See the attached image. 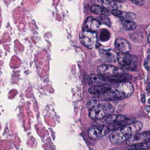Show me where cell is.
Listing matches in <instances>:
<instances>
[{
    "label": "cell",
    "mask_w": 150,
    "mask_h": 150,
    "mask_svg": "<svg viewBox=\"0 0 150 150\" xmlns=\"http://www.w3.org/2000/svg\"><path fill=\"white\" fill-rule=\"evenodd\" d=\"M89 115L93 120H100L112 115L114 109L110 102L106 100H92L86 104Z\"/></svg>",
    "instance_id": "6da1fadb"
},
{
    "label": "cell",
    "mask_w": 150,
    "mask_h": 150,
    "mask_svg": "<svg viewBox=\"0 0 150 150\" xmlns=\"http://www.w3.org/2000/svg\"><path fill=\"white\" fill-rule=\"evenodd\" d=\"M111 88L105 93L106 99L118 100L127 98L131 96L134 92L133 84L129 81L110 83Z\"/></svg>",
    "instance_id": "7a4b0ae2"
},
{
    "label": "cell",
    "mask_w": 150,
    "mask_h": 150,
    "mask_svg": "<svg viewBox=\"0 0 150 150\" xmlns=\"http://www.w3.org/2000/svg\"><path fill=\"white\" fill-rule=\"evenodd\" d=\"M142 123L140 122H134L115 129L110 135V140L114 144H118L128 139L134 134L141 130Z\"/></svg>",
    "instance_id": "3957f363"
},
{
    "label": "cell",
    "mask_w": 150,
    "mask_h": 150,
    "mask_svg": "<svg viewBox=\"0 0 150 150\" xmlns=\"http://www.w3.org/2000/svg\"><path fill=\"white\" fill-rule=\"evenodd\" d=\"M133 119H127L125 115H111L107 120V122L109 123V130L116 129L120 127L134 122Z\"/></svg>",
    "instance_id": "277c9868"
},
{
    "label": "cell",
    "mask_w": 150,
    "mask_h": 150,
    "mask_svg": "<svg viewBox=\"0 0 150 150\" xmlns=\"http://www.w3.org/2000/svg\"><path fill=\"white\" fill-rule=\"evenodd\" d=\"M80 40L86 47L94 49L97 46L98 40L97 33L83 30L80 33Z\"/></svg>",
    "instance_id": "5b68a950"
},
{
    "label": "cell",
    "mask_w": 150,
    "mask_h": 150,
    "mask_svg": "<svg viewBox=\"0 0 150 150\" xmlns=\"http://www.w3.org/2000/svg\"><path fill=\"white\" fill-rule=\"evenodd\" d=\"M99 74L105 77H113L125 74L124 70L111 65H105L100 66L97 68Z\"/></svg>",
    "instance_id": "8992f818"
},
{
    "label": "cell",
    "mask_w": 150,
    "mask_h": 150,
    "mask_svg": "<svg viewBox=\"0 0 150 150\" xmlns=\"http://www.w3.org/2000/svg\"><path fill=\"white\" fill-rule=\"evenodd\" d=\"M109 131V129L106 126H92L88 129V136L92 140H97L105 136Z\"/></svg>",
    "instance_id": "52a82bcc"
},
{
    "label": "cell",
    "mask_w": 150,
    "mask_h": 150,
    "mask_svg": "<svg viewBox=\"0 0 150 150\" xmlns=\"http://www.w3.org/2000/svg\"><path fill=\"white\" fill-rule=\"evenodd\" d=\"M150 141V131L134 134L128 139L127 144L128 145L132 146L143 143L148 142Z\"/></svg>",
    "instance_id": "ba28073f"
},
{
    "label": "cell",
    "mask_w": 150,
    "mask_h": 150,
    "mask_svg": "<svg viewBox=\"0 0 150 150\" xmlns=\"http://www.w3.org/2000/svg\"><path fill=\"white\" fill-rule=\"evenodd\" d=\"M88 83L92 87L108 84L111 82L107 78L101 75L91 74L88 76Z\"/></svg>",
    "instance_id": "9c48e42d"
},
{
    "label": "cell",
    "mask_w": 150,
    "mask_h": 150,
    "mask_svg": "<svg viewBox=\"0 0 150 150\" xmlns=\"http://www.w3.org/2000/svg\"><path fill=\"white\" fill-rule=\"evenodd\" d=\"M100 54L101 59L105 62L111 63L116 61L117 54L112 49L100 50Z\"/></svg>",
    "instance_id": "30bf717a"
},
{
    "label": "cell",
    "mask_w": 150,
    "mask_h": 150,
    "mask_svg": "<svg viewBox=\"0 0 150 150\" xmlns=\"http://www.w3.org/2000/svg\"><path fill=\"white\" fill-rule=\"evenodd\" d=\"M101 24L97 19L90 17L86 19L84 25V30L96 32Z\"/></svg>",
    "instance_id": "8fae6325"
},
{
    "label": "cell",
    "mask_w": 150,
    "mask_h": 150,
    "mask_svg": "<svg viewBox=\"0 0 150 150\" xmlns=\"http://www.w3.org/2000/svg\"><path fill=\"white\" fill-rule=\"evenodd\" d=\"M116 60L120 65L124 67L129 66L133 62L132 56L128 53H119L117 54Z\"/></svg>",
    "instance_id": "7c38bea8"
},
{
    "label": "cell",
    "mask_w": 150,
    "mask_h": 150,
    "mask_svg": "<svg viewBox=\"0 0 150 150\" xmlns=\"http://www.w3.org/2000/svg\"><path fill=\"white\" fill-rule=\"evenodd\" d=\"M115 46L121 52L129 53L131 49V46L127 40L123 38H119L116 40Z\"/></svg>",
    "instance_id": "4fadbf2b"
},
{
    "label": "cell",
    "mask_w": 150,
    "mask_h": 150,
    "mask_svg": "<svg viewBox=\"0 0 150 150\" xmlns=\"http://www.w3.org/2000/svg\"><path fill=\"white\" fill-rule=\"evenodd\" d=\"M111 88L110 84L92 86L89 88L88 91L90 93L93 94H105L107 93Z\"/></svg>",
    "instance_id": "5bb4252c"
},
{
    "label": "cell",
    "mask_w": 150,
    "mask_h": 150,
    "mask_svg": "<svg viewBox=\"0 0 150 150\" xmlns=\"http://www.w3.org/2000/svg\"><path fill=\"white\" fill-rule=\"evenodd\" d=\"M112 13L116 16L122 18L124 19H134L136 18V16L134 13L124 11H121L117 10L112 11Z\"/></svg>",
    "instance_id": "9a60e30c"
},
{
    "label": "cell",
    "mask_w": 150,
    "mask_h": 150,
    "mask_svg": "<svg viewBox=\"0 0 150 150\" xmlns=\"http://www.w3.org/2000/svg\"><path fill=\"white\" fill-rule=\"evenodd\" d=\"M101 2L104 8L107 10H114L118 8L117 3L114 0H101Z\"/></svg>",
    "instance_id": "2e32d148"
},
{
    "label": "cell",
    "mask_w": 150,
    "mask_h": 150,
    "mask_svg": "<svg viewBox=\"0 0 150 150\" xmlns=\"http://www.w3.org/2000/svg\"><path fill=\"white\" fill-rule=\"evenodd\" d=\"M91 11L92 13L94 14H98V15H103L105 16L109 15V11L103 7H101L100 5H92L91 8Z\"/></svg>",
    "instance_id": "e0dca14e"
},
{
    "label": "cell",
    "mask_w": 150,
    "mask_h": 150,
    "mask_svg": "<svg viewBox=\"0 0 150 150\" xmlns=\"http://www.w3.org/2000/svg\"><path fill=\"white\" fill-rule=\"evenodd\" d=\"M122 22L123 27L127 30H133L136 28V24L130 19H122Z\"/></svg>",
    "instance_id": "ac0fdd59"
},
{
    "label": "cell",
    "mask_w": 150,
    "mask_h": 150,
    "mask_svg": "<svg viewBox=\"0 0 150 150\" xmlns=\"http://www.w3.org/2000/svg\"><path fill=\"white\" fill-rule=\"evenodd\" d=\"M110 32L106 29H103L101 30L100 35V39L102 42H106L109 40L110 38Z\"/></svg>",
    "instance_id": "d6986e66"
},
{
    "label": "cell",
    "mask_w": 150,
    "mask_h": 150,
    "mask_svg": "<svg viewBox=\"0 0 150 150\" xmlns=\"http://www.w3.org/2000/svg\"><path fill=\"white\" fill-rule=\"evenodd\" d=\"M150 142L143 143L132 145V147L130 149L134 150H145L150 148Z\"/></svg>",
    "instance_id": "ffe728a7"
},
{
    "label": "cell",
    "mask_w": 150,
    "mask_h": 150,
    "mask_svg": "<svg viewBox=\"0 0 150 150\" xmlns=\"http://www.w3.org/2000/svg\"><path fill=\"white\" fill-rule=\"evenodd\" d=\"M98 20L100 24H104L109 27L111 26V21L109 18L107 17V16L105 15L101 16L100 17Z\"/></svg>",
    "instance_id": "44dd1931"
},
{
    "label": "cell",
    "mask_w": 150,
    "mask_h": 150,
    "mask_svg": "<svg viewBox=\"0 0 150 150\" xmlns=\"http://www.w3.org/2000/svg\"><path fill=\"white\" fill-rule=\"evenodd\" d=\"M124 68L127 70H129V71H134L136 70L137 66H136V64H135L134 62H132L130 65L127 66V67H124Z\"/></svg>",
    "instance_id": "7402d4cb"
},
{
    "label": "cell",
    "mask_w": 150,
    "mask_h": 150,
    "mask_svg": "<svg viewBox=\"0 0 150 150\" xmlns=\"http://www.w3.org/2000/svg\"><path fill=\"white\" fill-rule=\"evenodd\" d=\"M144 65L146 69L149 71L150 69V57L149 55L144 61Z\"/></svg>",
    "instance_id": "603a6c76"
},
{
    "label": "cell",
    "mask_w": 150,
    "mask_h": 150,
    "mask_svg": "<svg viewBox=\"0 0 150 150\" xmlns=\"http://www.w3.org/2000/svg\"><path fill=\"white\" fill-rule=\"evenodd\" d=\"M132 1L138 5H142L144 3V0H132Z\"/></svg>",
    "instance_id": "cb8c5ba5"
},
{
    "label": "cell",
    "mask_w": 150,
    "mask_h": 150,
    "mask_svg": "<svg viewBox=\"0 0 150 150\" xmlns=\"http://www.w3.org/2000/svg\"><path fill=\"white\" fill-rule=\"evenodd\" d=\"M141 100L142 103H144L145 102V96L144 94H141Z\"/></svg>",
    "instance_id": "d4e9b609"
},
{
    "label": "cell",
    "mask_w": 150,
    "mask_h": 150,
    "mask_svg": "<svg viewBox=\"0 0 150 150\" xmlns=\"http://www.w3.org/2000/svg\"><path fill=\"white\" fill-rule=\"evenodd\" d=\"M146 111H147L148 112H150V107L149 106H147L146 107Z\"/></svg>",
    "instance_id": "484cf974"
},
{
    "label": "cell",
    "mask_w": 150,
    "mask_h": 150,
    "mask_svg": "<svg viewBox=\"0 0 150 150\" xmlns=\"http://www.w3.org/2000/svg\"><path fill=\"white\" fill-rule=\"evenodd\" d=\"M93 2H99L101 1V0H90Z\"/></svg>",
    "instance_id": "4316f807"
},
{
    "label": "cell",
    "mask_w": 150,
    "mask_h": 150,
    "mask_svg": "<svg viewBox=\"0 0 150 150\" xmlns=\"http://www.w3.org/2000/svg\"><path fill=\"white\" fill-rule=\"evenodd\" d=\"M114 1H117L119 2H123L125 1V0H114Z\"/></svg>",
    "instance_id": "83f0119b"
},
{
    "label": "cell",
    "mask_w": 150,
    "mask_h": 150,
    "mask_svg": "<svg viewBox=\"0 0 150 150\" xmlns=\"http://www.w3.org/2000/svg\"><path fill=\"white\" fill-rule=\"evenodd\" d=\"M148 40H149V42H150V36L149 35V37H148Z\"/></svg>",
    "instance_id": "f1b7e54d"
},
{
    "label": "cell",
    "mask_w": 150,
    "mask_h": 150,
    "mask_svg": "<svg viewBox=\"0 0 150 150\" xmlns=\"http://www.w3.org/2000/svg\"><path fill=\"white\" fill-rule=\"evenodd\" d=\"M134 150V149H130L129 150Z\"/></svg>",
    "instance_id": "f546056e"
}]
</instances>
